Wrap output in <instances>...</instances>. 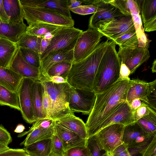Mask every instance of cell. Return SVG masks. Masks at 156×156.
Here are the masks:
<instances>
[{
  "label": "cell",
  "instance_id": "cell-3",
  "mask_svg": "<svg viewBox=\"0 0 156 156\" xmlns=\"http://www.w3.org/2000/svg\"><path fill=\"white\" fill-rule=\"evenodd\" d=\"M121 64L115 44L113 41H110L100 62L94 79L93 90L96 94L105 90L118 80Z\"/></svg>",
  "mask_w": 156,
  "mask_h": 156
},
{
  "label": "cell",
  "instance_id": "cell-26",
  "mask_svg": "<svg viewBox=\"0 0 156 156\" xmlns=\"http://www.w3.org/2000/svg\"><path fill=\"white\" fill-rule=\"evenodd\" d=\"M18 48L16 43L0 37V66L9 68Z\"/></svg>",
  "mask_w": 156,
  "mask_h": 156
},
{
  "label": "cell",
  "instance_id": "cell-25",
  "mask_svg": "<svg viewBox=\"0 0 156 156\" xmlns=\"http://www.w3.org/2000/svg\"><path fill=\"white\" fill-rule=\"evenodd\" d=\"M27 26L23 21L20 23H0V37L16 43L26 32Z\"/></svg>",
  "mask_w": 156,
  "mask_h": 156
},
{
  "label": "cell",
  "instance_id": "cell-11",
  "mask_svg": "<svg viewBox=\"0 0 156 156\" xmlns=\"http://www.w3.org/2000/svg\"><path fill=\"white\" fill-rule=\"evenodd\" d=\"M97 30L110 41L135 30L131 15H124L102 23L98 26Z\"/></svg>",
  "mask_w": 156,
  "mask_h": 156
},
{
  "label": "cell",
  "instance_id": "cell-17",
  "mask_svg": "<svg viewBox=\"0 0 156 156\" xmlns=\"http://www.w3.org/2000/svg\"><path fill=\"white\" fill-rule=\"evenodd\" d=\"M22 6L46 8L55 10L72 18L68 7V0H20Z\"/></svg>",
  "mask_w": 156,
  "mask_h": 156
},
{
  "label": "cell",
  "instance_id": "cell-51",
  "mask_svg": "<svg viewBox=\"0 0 156 156\" xmlns=\"http://www.w3.org/2000/svg\"><path fill=\"white\" fill-rule=\"evenodd\" d=\"M144 31L150 32L156 30V16L151 18L144 23Z\"/></svg>",
  "mask_w": 156,
  "mask_h": 156
},
{
  "label": "cell",
  "instance_id": "cell-28",
  "mask_svg": "<svg viewBox=\"0 0 156 156\" xmlns=\"http://www.w3.org/2000/svg\"><path fill=\"white\" fill-rule=\"evenodd\" d=\"M3 3L9 18V23L16 24L23 21V11L20 0H3Z\"/></svg>",
  "mask_w": 156,
  "mask_h": 156
},
{
  "label": "cell",
  "instance_id": "cell-60",
  "mask_svg": "<svg viewBox=\"0 0 156 156\" xmlns=\"http://www.w3.org/2000/svg\"><path fill=\"white\" fill-rule=\"evenodd\" d=\"M152 72L153 73H155L156 72V60L155 59L152 63V67L151 68Z\"/></svg>",
  "mask_w": 156,
  "mask_h": 156
},
{
  "label": "cell",
  "instance_id": "cell-37",
  "mask_svg": "<svg viewBox=\"0 0 156 156\" xmlns=\"http://www.w3.org/2000/svg\"><path fill=\"white\" fill-rule=\"evenodd\" d=\"M18 48L21 56L26 62L33 67L40 68L41 60L39 53L29 49Z\"/></svg>",
  "mask_w": 156,
  "mask_h": 156
},
{
  "label": "cell",
  "instance_id": "cell-18",
  "mask_svg": "<svg viewBox=\"0 0 156 156\" xmlns=\"http://www.w3.org/2000/svg\"><path fill=\"white\" fill-rule=\"evenodd\" d=\"M54 133L61 140L65 151L74 147L87 146V139L81 138L76 133L55 122Z\"/></svg>",
  "mask_w": 156,
  "mask_h": 156
},
{
  "label": "cell",
  "instance_id": "cell-54",
  "mask_svg": "<svg viewBox=\"0 0 156 156\" xmlns=\"http://www.w3.org/2000/svg\"><path fill=\"white\" fill-rule=\"evenodd\" d=\"M130 74V71L129 68L125 64L121 63L119 79L130 78L129 76Z\"/></svg>",
  "mask_w": 156,
  "mask_h": 156
},
{
  "label": "cell",
  "instance_id": "cell-5",
  "mask_svg": "<svg viewBox=\"0 0 156 156\" xmlns=\"http://www.w3.org/2000/svg\"><path fill=\"white\" fill-rule=\"evenodd\" d=\"M23 19L27 24L43 23L62 27H73L72 18L67 17L58 12L50 9L41 7L22 6Z\"/></svg>",
  "mask_w": 156,
  "mask_h": 156
},
{
  "label": "cell",
  "instance_id": "cell-61",
  "mask_svg": "<svg viewBox=\"0 0 156 156\" xmlns=\"http://www.w3.org/2000/svg\"><path fill=\"white\" fill-rule=\"evenodd\" d=\"M50 156H61L57 155H51Z\"/></svg>",
  "mask_w": 156,
  "mask_h": 156
},
{
  "label": "cell",
  "instance_id": "cell-14",
  "mask_svg": "<svg viewBox=\"0 0 156 156\" xmlns=\"http://www.w3.org/2000/svg\"><path fill=\"white\" fill-rule=\"evenodd\" d=\"M135 122L133 111L126 101L122 102L94 129L92 136L109 125L120 123L125 126Z\"/></svg>",
  "mask_w": 156,
  "mask_h": 156
},
{
  "label": "cell",
  "instance_id": "cell-19",
  "mask_svg": "<svg viewBox=\"0 0 156 156\" xmlns=\"http://www.w3.org/2000/svg\"><path fill=\"white\" fill-rule=\"evenodd\" d=\"M127 5L132 16L138 42V47L148 48L151 40L147 38L142 25L141 15L135 0H127Z\"/></svg>",
  "mask_w": 156,
  "mask_h": 156
},
{
  "label": "cell",
  "instance_id": "cell-10",
  "mask_svg": "<svg viewBox=\"0 0 156 156\" xmlns=\"http://www.w3.org/2000/svg\"><path fill=\"white\" fill-rule=\"evenodd\" d=\"M96 94L93 90L71 87L69 107L73 112L89 115L95 102Z\"/></svg>",
  "mask_w": 156,
  "mask_h": 156
},
{
  "label": "cell",
  "instance_id": "cell-29",
  "mask_svg": "<svg viewBox=\"0 0 156 156\" xmlns=\"http://www.w3.org/2000/svg\"><path fill=\"white\" fill-rule=\"evenodd\" d=\"M23 149L31 156H50L52 149L51 138L36 142Z\"/></svg>",
  "mask_w": 156,
  "mask_h": 156
},
{
  "label": "cell",
  "instance_id": "cell-34",
  "mask_svg": "<svg viewBox=\"0 0 156 156\" xmlns=\"http://www.w3.org/2000/svg\"><path fill=\"white\" fill-rule=\"evenodd\" d=\"M112 41L119 47L135 48L138 47V40L135 30L126 33Z\"/></svg>",
  "mask_w": 156,
  "mask_h": 156
},
{
  "label": "cell",
  "instance_id": "cell-15",
  "mask_svg": "<svg viewBox=\"0 0 156 156\" xmlns=\"http://www.w3.org/2000/svg\"><path fill=\"white\" fill-rule=\"evenodd\" d=\"M95 6L97 9L89 19L88 28L97 30L100 24L124 16L119 10L105 0H100Z\"/></svg>",
  "mask_w": 156,
  "mask_h": 156
},
{
  "label": "cell",
  "instance_id": "cell-27",
  "mask_svg": "<svg viewBox=\"0 0 156 156\" xmlns=\"http://www.w3.org/2000/svg\"><path fill=\"white\" fill-rule=\"evenodd\" d=\"M22 78L9 68L0 66V85L11 91L17 93Z\"/></svg>",
  "mask_w": 156,
  "mask_h": 156
},
{
  "label": "cell",
  "instance_id": "cell-2",
  "mask_svg": "<svg viewBox=\"0 0 156 156\" xmlns=\"http://www.w3.org/2000/svg\"><path fill=\"white\" fill-rule=\"evenodd\" d=\"M108 40L100 43L89 55L72 63L66 79L71 87L93 90L96 72L101 59L108 44Z\"/></svg>",
  "mask_w": 156,
  "mask_h": 156
},
{
  "label": "cell",
  "instance_id": "cell-1",
  "mask_svg": "<svg viewBox=\"0 0 156 156\" xmlns=\"http://www.w3.org/2000/svg\"><path fill=\"white\" fill-rule=\"evenodd\" d=\"M132 80L119 79L114 83L96 94L94 105L85 123L88 138L95 129L122 102L126 101Z\"/></svg>",
  "mask_w": 156,
  "mask_h": 156
},
{
  "label": "cell",
  "instance_id": "cell-49",
  "mask_svg": "<svg viewBox=\"0 0 156 156\" xmlns=\"http://www.w3.org/2000/svg\"><path fill=\"white\" fill-rule=\"evenodd\" d=\"M12 141L10 133L3 126L0 125V143L8 145Z\"/></svg>",
  "mask_w": 156,
  "mask_h": 156
},
{
  "label": "cell",
  "instance_id": "cell-12",
  "mask_svg": "<svg viewBox=\"0 0 156 156\" xmlns=\"http://www.w3.org/2000/svg\"><path fill=\"white\" fill-rule=\"evenodd\" d=\"M117 54L121 63L125 64L129 68L131 74L147 61L150 56L148 49L138 47L135 48L119 47Z\"/></svg>",
  "mask_w": 156,
  "mask_h": 156
},
{
  "label": "cell",
  "instance_id": "cell-62",
  "mask_svg": "<svg viewBox=\"0 0 156 156\" xmlns=\"http://www.w3.org/2000/svg\"><path fill=\"white\" fill-rule=\"evenodd\" d=\"M109 156H114L112 154H111L109 155Z\"/></svg>",
  "mask_w": 156,
  "mask_h": 156
},
{
  "label": "cell",
  "instance_id": "cell-39",
  "mask_svg": "<svg viewBox=\"0 0 156 156\" xmlns=\"http://www.w3.org/2000/svg\"><path fill=\"white\" fill-rule=\"evenodd\" d=\"M87 146L90 150L91 156H108L109 155L106 152L102 154V150L100 147L97 142L95 140L94 136H92L87 140Z\"/></svg>",
  "mask_w": 156,
  "mask_h": 156
},
{
  "label": "cell",
  "instance_id": "cell-23",
  "mask_svg": "<svg viewBox=\"0 0 156 156\" xmlns=\"http://www.w3.org/2000/svg\"><path fill=\"white\" fill-rule=\"evenodd\" d=\"M43 92L42 82L39 80L34 81L32 87V98L33 116L35 122L46 118L42 105Z\"/></svg>",
  "mask_w": 156,
  "mask_h": 156
},
{
  "label": "cell",
  "instance_id": "cell-52",
  "mask_svg": "<svg viewBox=\"0 0 156 156\" xmlns=\"http://www.w3.org/2000/svg\"><path fill=\"white\" fill-rule=\"evenodd\" d=\"M52 37V35L51 33L42 36L40 45V56L44 52L49 45Z\"/></svg>",
  "mask_w": 156,
  "mask_h": 156
},
{
  "label": "cell",
  "instance_id": "cell-57",
  "mask_svg": "<svg viewBox=\"0 0 156 156\" xmlns=\"http://www.w3.org/2000/svg\"><path fill=\"white\" fill-rule=\"evenodd\" d=\"M82 4V0H68V7L69 9L78 7Z\"/></svg>",
  "mask_w": 156,
  "mask_h": 156
},
{
  "label": "cell",
  "instance_id": "cell-64",
  "mask_svg": "<svg viewBox=\"0 0 156 156\" xmlns=\"http://www.w3.org/2000/svg\"><path fill=\"white\" fill-rule=\"evenodd\" d=\"M109 155L108 156H109Z\"/></svg>",
  "mask_w": 156,
  "mask_h": 156
},
{
  "label": "cell",
  "instance_id": "cell-31",
  "mask_svg": "<svg viewBox=\"0 0 156 156\" xmlns=\"http://www.w3.org/2000/svg\"><path fill=\"white\" fill-rule=\"evenodd\" d=\"M143 23L156 16V0H135Z\"/></svg>",
  "mask_w": 156,
  "mask_h": 156
},
{
  "label": "cell",
  "instance_id": "cell-6",
  "mask_svg": "<svg viewBox=\"0 0 156 156\" xmlns=\"http://www.w3.org/2000/svg\"><path fill=\"white\" fill-rule=\"evenodd\" d=\"M83 31L73 27H62L51 33V40L47 48L40 56L41 62L51 52L63 49L73 50L77 39Z\"/></svg>",
  "mask_w": 156,
  "mask_h": 156
},
{
  "label": "cell",
  "instance_id": "cell-24",
  "mask_svg": "<svg viewBox=\"0 0 156 156\" xmlns=\"http://www.w3.org/2000/svg\"><path fill=\"white\" fill-rule=\"evenodd\" d=\"M54 127L55 126L47 129L36 128L21 133L18 135V137L26 135L27 136L20 145H23L25 147L39 141L51 138L54 134Z\"/></svg>",
  "mask_w": 156,
  "mask_h": 156
},
{
  "label": "cell",
  "instance_id": "cell-45",
  "mask_svg": "<svg viewBox=\"0 0 156 156\" xmlns=\"http://www.w3.org/2000/svg\"><path fill=\"white\" fill-rule=\"evenodd\" d=\"M55 121L49 119H44L36 121L29 130H31L36 128L47 129L55 126Z\"/></svg>",
  "mask_w": 156,
  "mask_h": 156
},
{
  "label": "cell",
  "instance_id": "cell-35",
  "mask_svg": "<svg viewBox=\"0 0 156 156\" xmlns=\"http://www.w3.org/2000/svg\"><path fill=\"white\" fill-rule=\"evenodd\" d=\"M72 64V63L66 62L57 63L51 66L45 74L43 76H41L40 77L56 76H61L66 79Z\"/></svg>",
  "mask_w": 156,
  "mask_h": 156
},
{
  "label": "cell",
  "instance_id": "cell-56",
  "mask_svg": "<svg viewBox=\"0 0 156 156\" xmlns=\"http://www.w3.org/2000/svg\"><path fill=\"white\" fill-rule=\"evenodd\" d=\"M142 102L139 99L135 98L133 99L129 104L131 108L134 111L141 106Z\"/></svg>",
  "mask_w": 156,
  "mask_h": 156
},
{
  "label": "cell",
  "instance_id": "cell-59",
  "mask_svg": "<svg viewBox=\"0 0 156 156\" xmlns=\"http://www.w3.org/2000/svg\"><path fill=\"white\" fill-rule=\"evenodd\" d=\"M9 147L8 145L2 143H0V153L6 151L9 149Z\"/></svg>",
  "mask_w": 156,
  "mask_h": 156
},
{
  "label": "cell",
  "instance_id": "cell-41",
  "mask_svg": "<svg viewBox=\"0 0 156 156\" xmlns=\"http://www.w3.org/2000/svg\"><path fill=\"white\" fill-rule=\"evenodd\" d=\"M97 7L93 5H82L76 8L72 9L70 11L80 15H85L95 13Z\"/></svg>",
  "mask_w": 156,
  "mask_h": 156
},
{
  "label": "cell",
  "instance_id": "cell-58",
  "mask_svg": "<svg viewBox=\"0 0 156 156\" xmlns=\"http://www.w3.org/2000/svg\"><path fill=\"white\" fill-rule=\"evenodd\" d=\"M25 129V126L23 125L19 124L17 126L14 132L16 133H22Z\"/></svg>",
  "mask_w": 156,
  "mask_h": 156
},
{
  "label": "cell",
  "instance_id": "cell-63",
  "mask_svg": "<svg viewBox=\"0 0 156 156\" xmlns=\"http://www.w3.org/2000/svg\"><path fill=\"white\" fill-rule=\"evenodd\" d=\"M1 22H2L1 21V20L0 19V23H1Z\"/></svg>",
  "mask_w": 156,
  "mask_h": 156
},
{
  "label": "cell",
  "instance_id": "cell-4",
  "mask_svg": "<svg viewBox=\"0 0 156 156\" xmlns=\"http://www.w3.org/2000/svg\"><path fill=\"white\" fill-rule=\"evenodd\" d=\"M49 97L51 105L49 119L55 121L73 114L69 107L70 86L67 83H55L41 80Z\"/></svg>",
  "mask_w": 156,
  "mask_h": 156
},
{
  "label": "cell",
  "instance_id": "cell-21",
  "mask_svg": "<svg viewBox=\"0 0 156 156\" xmlns=\"http://www.w3.org/2000/svg\"><path fill=\"white\" fill-rule=\"evenodd\" d=\"M153 83V81L147 82L139 79L132 80L127 94L126 101L129 104L133 99L138 98L147 105V97Z\"/></svg>",
  "mask_w": 156,
  "mask_h": 156
},
{
  "label": "cell",
  "instance_id": "cell-38",
  "mask_svg": "<svg viewBox=\"0 0 156 156\" xmlns=\"http://www.w3.org/2000/svg\"><path fill=\"white\" fill-rule=\"evenodd\" d=\"M63 156H91V153L87 146L76 147L65 151Z\"/></svg>",
  "mask_w": 156,
  "mask_h": 156
},
{
  "label": "cell",
  "instance_id": "cell-42",
  "mask_svg": "<svg viewBox=\"0 0 156 156\" xmlns=\"http://www.w3.org/2000/svg\"><path fill=\"white\" fill-rule=\"evenodd\" d=\"M119 10L124 15H131L127 5V0H105Z\"/></svg>",
  "mask_w": 156,
  "mask_h": 156
},
{
  "label": "cell",
  "instance_id": "cell-44",
  "mask_svg": "<svg viewBox=\"0 0 156 156\" xmlns=\"http://www.w3.org/2000/svg\"><path fill=\"white\" fill-rule=\"evenodd\" d=\"M43 92L42 98L43 107L46 116L45 119H49L51 109L50 100L47 90L43 85Z\"/></svg>",
  "mask_w": 156,
  "mask_h": 156
},
{
  "label": "cell",
  "instance_id": "cell-32",
  "mask_svg": "<svg viewBox=\"0 0 156 156\" xmlns=\"http://www.w3.org/2000/svg\"><path fill=\"white\" fill-rule=\"evenodd\" d=\"M0 105L8 106L20 111L17 93L0 85Z\"/></svg>",
  "mask_w": 156,
  "mask_h": 156
},
{
  "label": "cell",
  "instance_id": "cell-50",
  "mask_svg": "<svg viewBox=\"0 0 156 156\" xmlns=\"http://www.w3.org/2000/svg\"><path fill=\"white\" fill-rule=\"evenodd\" d=\"M112 154L114 156H131L127 146L123 144L116 148Z\"/></svg>",
  "mask_w": 156,
  "mask_h": 156
},
{
  "label": "cell",
  "instance_id": "cell-40",
  "mask_svg": "<svg viewBox=\"0 0 156 156\" xmlns=\"http://www.w3.org/2000/svg\"><path fill=\"white\" fill-rule=\"evenodd\" d=\"M52 149L51 155H57L63 156L65 151L62 143L58 137L55 133L52 138Z\"/></svg>",
  "mask_w": 156,
  "mask_h": 156
},
{
  "label": "cell",
  "instance_id": "cell-13",
  "mask_svg": "<svg viewBox=\"0 0 156 156\" xmlns=\"http://www.w3.org/2000/svg\"><path fill=\"white\" fill-rule=\"evenodd\" d=\"M34 80L23 78L17 91L20 111L24 119L28 123L35 122L32 104V90Z\"/></svg>",
  "mask_w": 156,
  "mask_h": 156
},
{
  "label": "cell",
  "instance_id": "cell-22",
  "mask_svg": "<svg viewBox=\"0 0 156 156\" xmlns=\"http://www.w3.org/2000/svg\"><path fill=\"white\" fill-rule=\"evenodd\" d=\"M56 123L76 133L81 138L87 140L88 135L85 123L74 114L57 119Z\"/></svg>",
  "mask_w": 156,
  "mask_h": 156
},
{
  "label": "cell",
  "instance_id": "cell-53",
  "mask_svg": "<svg viewBox=\"0 0 156 156\" xmlns=\"http://www.w3.org/2000/svg\"><path fill=\"white\" fill-rule=\"evenodd\" d=\"M39 80L49 81L55 83H61L67 82L66 78L61 76H56L45 77H41Z\"/></svg>",
  "mask_w": 156,
  "mask_h": 156
},
{
  "label": "cell",
  "instance_id": "cell-48",
  "mask_svg": "<svg viewBox=\"0 0 156 156\" xmlns=\"http://www.w3.org/2000/svg\"><path fill=\"white\" fill-rule=\"evenodd\" d=\"M0 156H31L24 149H8L0 153Z\"/></svg>",
  "mask_w": 156,
  "mask_h": 156
},
{
  "label": "cell",
  "instance_id": "cell-47",
  "mask_svg": "<svg viewBox=\"0 0 156 156\" xmlns=\"http://www.w3.org/2000/svg\"><path fill=\"white\" fill-rule=\"evenodd\" d=\"M141 156H156V135L143 151Z\"/></svg>",
  "mask_w": 156,
  "mask_h": 156
},
{
  "label": "cell",
  "instance_id": "cell-55",
  "mask_svg": "<svg viewBox=\"0 0 156 156\" xmlns=\"http://www.w3.org/2000/svg\"><path fill=\"white\" fill-rule=\"evenodd\" d=\"M0 19L2 23H9V18L5 10L3 0H0Z\"/></svg>",
  "mask_w": 156,
  "mask_h": 156
},
{
  "label": "cell",
  "instance_id": "cell-36",
  "mask_svg": "<svg viewBox=\"0 0 156 156\" xmlns=\"http://www.w3.org/2000/svg\"><path fill=\"white\" fill-rule=\"evenodd\" d=\"M136 122L146 132L148 133L156 132V113L155 111L153 110Z\"/></svg>",
  "mask_w": 156,
  "mask_h": 156
},
{
  "label": "cell",
  "instance_id": "cell-20",
  "mask_svg": "<svg viewBox=\"0 0 156 156\" xmlns=\"http://www.w3.org/2000/svg\"><path fill=\"white\" fill-rule=\"evenodd\" d=\"M73 60V50L60 49L52 51L41 62L40 76L44 75L51 66L57 63L66 62L72 63Z\"/></svg>",
  "mask_w": 156,
  "mask_h": 156
},
{
  "label": "cell",
  "instance_id": "cell-9",
  "mask_svg": "<svg viewBox=\"0 0 156 156\" xmlns=\"http://www.w3.org/2000/svg\"><path fill=\"white\" fill-rule=\"evenodd\" d=\"M103 36L97 30L88 28L79 36L73 49V63L79 62L91 54Z\"/></svg>",
  "mask_w": 156,
  "mask_h": 156
},
{
  "label": "cell",
  "instance_id": "cell-16",
  "mask_svg": "<svg viewBox=\"0 0 156 156\" xmlns=\"http://www.w3.org/2000/svg\"><path fill=\"white\" fill-rule=\"evenodd\" d=\"M9 68L23 78H30L34 81L39 80V68L33 67L26 62L21 56L19 48Z\"/></svg>",
  "mask_w": 156,
  "mask_h": 156
},
{
  "label": "cell",
  "instance_id": "cell-46",
  "mask_svg": "<svg viewBox=\"0 0 156 156\" xmlns=\"http://www.w3.org/2000/svg\"><path fill=\"white\" fill-rule=\"evenodd\" d=\"M156 80L153 81L150 92L147 97V105L156 111Z\"/></svg>",
  "mask_w": 156,
  "mask_h": 156
},
{
  "label": "cell",
  "instance_id": "cell-43",
  "mask_svg": "<svg viewBox=\"0 0 156 156\" xmlns=\"http://www.w3.org/2000/svg\"><path fill=\"white\" fill-rule=\"evenodd\" d=\"M153 110H154L142 101L141 106L133 111L135 122L137 121L141 118L147 115Z\"/></svg>",
  "mask_w": 156,
  "mask_h": 156
},
{
  "label": "cell",
  "instance_id": "cell-8",
  "mask_svg": "<svg viewBox=\"0 0 156 156\" xmlns=\"http://www.w3.org/2000/svg\"><path fill=\"white\" fill-rule=\"evenodd\" d=\"M124 127L120 123L111 124L100 130L93 136L101 149L110 155L116 148L123 144Z\"/></svg>",
  "mask_w": 156,
  "mask_h": 156
},
{
  "label": "cell",
  "instance_id": "cell-7",
  "mask_svg": "<svg viewBox=\"0 0 156 156\" xmlns=\"http://www.w3.org/2000/svg\"><path fill=\"white\" fill-rule=\"evenodd\" d=\"M155 135L156 132L147 133L136 121L134 122L125 126L122 142L127 146L129 151H138L148 144Z\"/></svg>",
  "mask_w": 156,
  "mask_h": 156
},
{
  "label": "cell",
  "instance_id": "cell-33",
  "mask_svg": "<svg viewBox=\"0 0 156 156\" xmlns=\"http://www.w3.org/2000/svg\"><path fill=\"white\" fill-rule=\"evenodd\" d=\"M42 36L30 35L24 32L16 43L18 47L33 50L40 55V48Z\"/></svg>",
  "mask_w": 156,
  "mask_h": 156
},
{
  "label": "cell",
  "instance_id": "cell-30",
  "mask_svg": "<svg viewBox=\"0 0 156 156\" xmlns=\"http://www.w3.org/2000/svg\"><path fill=\"white\" fill-rule=\"evenodd\" d=\"M62 27L46 23H35L27 27L26 32L30 35L42 37L53 32Z\"/></svg>",
  "mask_w": 156,
  "mask_h": 156
}]
</instances>
